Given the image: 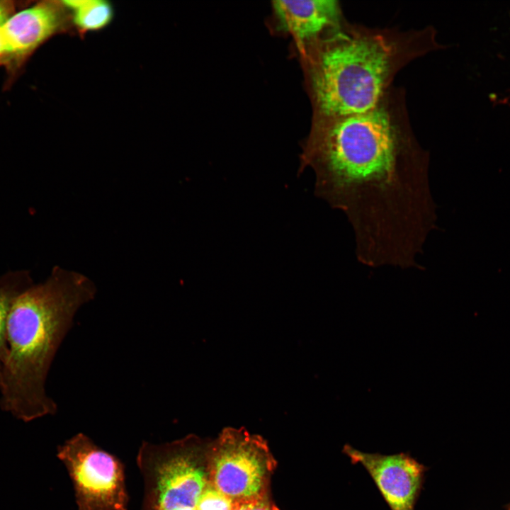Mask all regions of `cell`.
<instances>
[{
  "label": "cell",
  "mask_w": 510,
  "mask_h": 510,
  "mask_svg": "<svg viewBox=\"0 0 510 510\" xmlns=\"http://www.w3.org/2000/svg\"><path fill=\"white\" fill-rule=\"evenodd\" d=\"M96 287L85 276L60 266L13 302L6 323L8 352L0 369V406L25 421L54 414L45 389L55 355L74 314Z\"/></svg>",
  "instance_id": "cell-1"
},
{
  "label": "cell",
  "mask_w": 510,
  "mask_h": 510,
  "mask_svg": "<svg viewBox=\"0 0 510 510\" xmlns=\"http://www.w3.org/2000/svg\"><path fill=\"white\" fill-rule=\"evenodd\" d=\"M394 47L379 35L337 33L309 56L310 91L319 119L368 112L378 106Z\"/></svg>",
  "instance_id": "cell-2"
},
{
  "label": "cell",
  "mask_w": 510,
  "mask_h": 510,
  "mask_svg": "<svg viewBox=\"0 0 510 510\" xmlns=\"http://www.w3.org/2000/svg\"><path fill=\"white\" fill-rule=\"evenodd\" d=\"M276 465L262 437L226 428L212 452L208 482L233 502L261 496Z\"/></svg>",
  "instance_id": "cell-3"
},
{
  "label": "cell",
  "mask_w": 510,
  "mask_h": 510,
  "mask_svg": "<svg viewBox=\"0 0 510 510\" xmlns=\"http://www.w3.org/2000/svg\"><path fill=\"white\" fill-rule=\"evenodd\" d=\"M72 480L79 510H127L122 464L78 434L58 451Z\"/></svg>",
  "instance_id": "cell-4"
},
{
  "label": "cell",
  "mask_w": 510,
  "mask_h": 510,
  "mask_svg": "<svg viewBox=\"0 0 510 510\" xmlns=\"http://www.w3.org/2000/svg\"><path fill=\"white\" fill-rule=\"evenodd\" d=\"M343 452L353 464L360 463L366 468L391 510H414L426 466L405 453H365L348 444L344 446Z\"/></svg>",
  "instance_id": "cell-5"
},
{
  "label": "cell",
  "mask_w": 510,
  "mask_h": 510,
  "mask_svg": "<svg viewBox=\"0 0 510 510\" xmlns=\"http://www.w3.org/2000/svg\"><path fill=\"white\" fill-rule=\"evenodd\" d=\"M62 7L42 1L13 14L0 27V64L17 67L58 32L64 22Z\"/></svg>",
  "instance_id": "cell-6"
},
{
  "label": "cell",
  "mask_w": 510,
  "mask_h": 510,
  "mask_svg": "<svg viewBox=\"0 0 510 510\" xmlns=\"http://www.w3.org/2000/svg\"><path fill=\"white\" fill-rule=\"evenodd\" d=\"M154 465L153 509L196 508L208 479L194 458L186 453H174L162 456Z\"/></svg>",
  "instance_id": "cell-7"
},
{
  "label": "cell",
  "mask_w": 510,
  "mask_h": 510,
  "mask_svg": "<svg viewBox=\"0 0 510 510\" xmlns=\"http://www.w3.org/2000/svg\"><path fill=\"white\" fill-rule=\"evenodd\" d=\"M279 26L301 45L317 42L327 29L335 25L339 8L333 0L283 1L272 2Z\"/></svg>",
  "instance_id": "cell-8"
},
{
  "label": "cell",
  "mask_w": 510,
  "mask_h": 510,
  "mask_svg": "<svg viewBox=\"0 0 510 510\" xmlns=\"http://www.w3.org/2000/svg\"><path fill=\"white\" fill-rule=\"evenodd\" d=\"M33 284L30 273L26 270L9 271L0 277V369L8 352L6 323L9 309L13 300Z\"/></svg>",
  "instance_id": "cell-9"
},
{
  "label": "cell",
  "mask_w": 510,
  "mask_h": 510,
  "mask_svg": "<svg viewBox=\"0 0 510 510\" xmlns=\"http://www.w3.org/2000/svg\"><path fill=\"white\" fill-rule=\"evenodd\" d=\"M61 4L70 11L74 26L83 32L102 29L113 17L111 5L103 0H69Z\"/></svg>",
  "instance_id": "cell-10"
},
{
  "label": "cell",
  "mask_w": 510,
  "mask_h": 510,
  "mask_svg": "<svg viewBox=\"0 0 510 510\" xmlns=\"http://www.w3.org/2000/svg\"><path fill=\"white\" fill-rule=\"evenodd\" d=\"M197 510H232L233 501L209 482L196 505Z\"/></svg>",
  "instance_id": "cell-11"
},
{
  "label": "cell",
  "mask_w": 510,
  "mask_h": 510,
  "mask_svg": "<svg viewBox=\"0 0 510 510\" xmlns=\"http://www.w3.org/2000/svg\"><path fill=\"white\" fill-rule=\"evenodd\" d=\"M232 510H279L266 498V494L233 502Z\"/></svg>",
  "instance_id": "cell-12"
},
{
  "label": "cell",
  "mask_w": 510,
  "mask_h": 510,
  "mask_svg": "<svg viewBox=\"0 0 510 510\" xmlns=\"http://www.w3.org/2000/svg\"><path fill=\"white\" fill-rule=\"evenodd\" d=\"M14 14V5L10 1H0V27Z\"/></svg>",
  "instance_id": "cell-13"
}]
</instances>
